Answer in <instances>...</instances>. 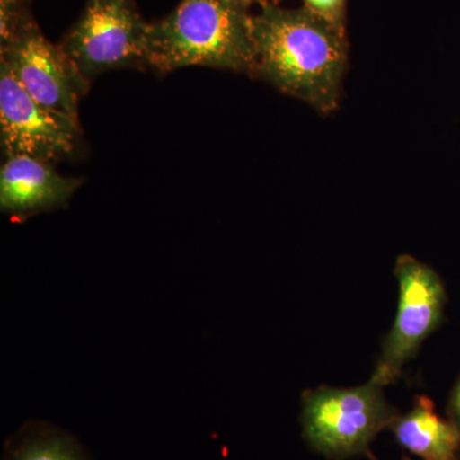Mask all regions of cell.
Wrapping results in <instances>:
<instances>
[{
    "mask_svg": "<svg viewBox=\"0 0 460 460\" xmlns=\"http://www.w3.org/2000/svg\"><path fill=\"white\" fill-rule=\"evenodd\" d=\"M259 75L321 113L338 107L348 66L344 33L307 8L262 5L252 17Z\"/></svg>",
    "mask_w": 460,
    "mask_h": 460,
    "instance_id": "cell-1",
    "label": "cell"
},
{
    "mask_svg": "<svg viewBox=\"0 0 460 460\" xmlns=\"http://www.w3.org/2000/svg\"><path fill=\"white\" fill-rule=\"evenodd\" d=\"M150 23L133 0H87L59 45L87 81L114 69L148 68Z\"/></svg>",
    "mask_w": 460,
    "mask_h": 460,
    "instance_id": "cell-4",
    "label": "cell"
},
{
    "mask_svg": "<svg viewBox=\"0 0 460 460\" xmlns=\"http://www.w3.org/2000/svg\"><path fill=\"white\" fill-rule=\"evenodd\" d=\"M398 416L384 386L374 380L356 387L307 390L302 399L305 441L330 459L367 452L378 432L390 429Z\"/></svg>",
    "mask_w": 460,
    "mask_h": 460,
    "instance_id": "cell-3",
    "label": "cell"
},
{
    "mask_svg": "<svg viewBox=\"0 0 460 460\" xmlns=\"http://www.w3.org/2000/svg\"><path fill=\"white\" fill-rule=\"evenodd\" d=\"M304 7L345 35L347 0H302Z\"/></svg>",
    "mask_w": 460,
    "mask_h": 460,
    "instance_id": "cell-12",
    "label": "cell"
},
{
    "mask_svg": "<svg viewBox=\"0 0 460 460\" xmlns=\"http://www.w3.org/2000/svg\"><path fill=\"white\" fill-rule=\"evenodd\" d=\"M80 122L42 107L0 63V142L5 156L27 155L56 164L77 155Z\"/></svg>",
    "mask_w": 460,
    "mask_h": 460,
    "instance_id": "cell-7",
    "label": "cell"
},
{
    "mask_svg": "<svg viewBox=\"0 0 460 460\" xmlns=\"http://www.w3.org/2000/svg\"><path fill=\"white\" fill-rule=\"evenodd\" d=\"M3 460H89L71 435L49 423L30 422L5 445Z\"/></svg>",
    "mask_w": 460,
    "mask_h": 460,
    "instance_id": "cell-10",
    "label": "cell"
},
{
    "mask_svg": "<svg viewBox=\"0 0 460 460\" xmlns=\"http://www.w3.org/2000/svg\"><path fill=\"white\" fill-rule=\"evenodd\" d=\"M244 2H246L250 7L251 5H260V7H262V5L270 3V0H244Z\"/></svg>",
    "mask_w": 460,
    "mask_h": 460,
    "instance_id": "cell-14",
    "label": "cell"
},
{
    "mask_svg": "<svg viewBox=\"0 0 460 460\" xmlns=\"http://www.w3.org/2000/svg\"><path fill=\"white\" fill-rule=\"evenodd\" d=\"M394 272L399 283L398 313L371 377L384 387L401 377L404 366L438 328L447 304L443 280L426 263L402 255Z\"/></svg>",
    "mask_w": 460,
    "mask_h": 460,
    "instance_id": "cell-6",
    "label": "cell"
},
{
    "mask_svg": "<svg viewBox=\"0 0 460 460\" xmlns=\"http://www.w3.org/2000/svg\"><path fill=\"white\" fill-rule=\"evenodd\" d=\"M449 411L453 422L460 429V378L456 381V386L453 387L452 394H450Z\"/></svg>",
    "mask_w": 460,
    "mask_h": 460,
    "instance_id": "cell-13",
    "label": "cell"
},
{
    "mask_svg": "<svg viewBox=\"0 0 460 460\" xmlns=\"http://www.w3.org/2000/svg\"><path fill=\"white\" fill-rule=\"evenodd\" d=\"M81 183L36 157L5 156L0 169V210L12 222L22 223L33 215L66 208Z\"/></svg>",
    "mask_w": 460,
    "mask_h": 460,
    "instance_id": "cell-8",
    "label": "cell"
},
{
    "mask_svg": "<svg viewBox=\"0 0 460 460\" xmlns=\"http://www.w3.org/2000/svg\"><path fill=\"white\" fill-rule=\"evenodd\" d=\"M32 0H0V39L7 38L32 17Z\"/></svg>",
    "mask_w": 460,
    "mask_h": 460,
    "instance_id": "cell-11",
    "label": "cell"
},
{
    "mask_svg": "<svg viewBox=\"0 0 460 460\" xmlns=\"http://www.w3.org/2000/svg\"><path fill=\"white\" fill-rule=\"evenodd\" d=\"M396 441L423 460H456L460 429L453 420L441 419L428 396H417L413 408L390 426Z\"/></svg>",
    "mask_w": 460,
    "mask_h": 460,
    "instance_id": "cell-9",
    "label": "cell"
},
{
    "mask_svg": "<svg viewBox=\"0 0 460 460\" xmlns=\"http://www.w3.org/2000/svg\"><path fill=\"white\" fill-rule=\"evenodd\" d=\"M0 63L42 107L80 122L78 105L90 81L59 44L48 40L33 16L0 39Z\"/></svg>",
    "mask_w": 460,
    "mask_h": 460,
    "instance_id": "cell-5",
    "label": "cell"
},
{
    "mask_svg": "<svg viewBox=\"0 0 460 460\" xmlns=\"http://www.w3.org/2000/svg\"><path fill=\"white\" fill-rule=\"evenodd\" d=\"M252 17L244 0H181L150 23L147 66L159 74L210 66L253 75Z\"/></svg>",
    "mask_w": 460,
    "mask_h": 460,
    "instance_id": "cell-2",
    "label": "cell"
}]
</instances>
